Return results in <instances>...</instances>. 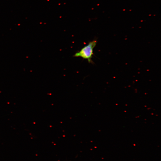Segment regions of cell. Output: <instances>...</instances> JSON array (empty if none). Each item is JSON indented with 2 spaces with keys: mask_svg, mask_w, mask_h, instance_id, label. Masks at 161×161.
Wrapping results in <instances>:
<instances>
[{
  "mask_svg": "<svg viewBox=\"0 0 161 161\" xmlns=\"http://www.w3.org/2000/svg\"><path fill=\"white\" fill-rule=\"evenodd\" d=\"M97 43L96 40H93L90 41L88 44L83 47L79 51L73 55L74 57H80L84 59L87 60L89 63H93L92 58L93 55V49Z\"/></svg>",
  "mask_w": 161,
  "mask_h": 161,
  "instance_id": "cell-1",
  "label": "cell"
}]
</instances>
